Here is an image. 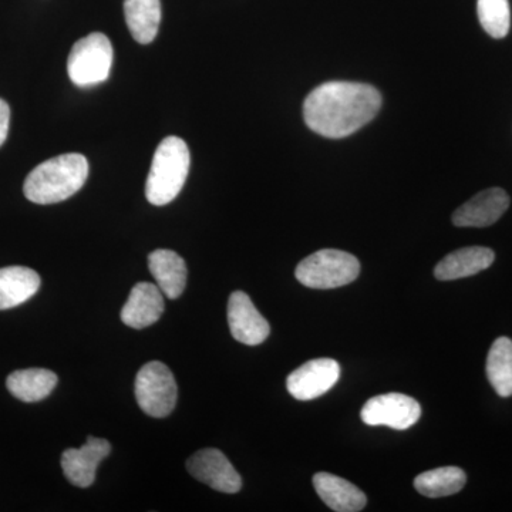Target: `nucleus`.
<instances>
[{
    "label": "nucleus",
    "mask_w": 512,
    "mask_h": 512,
    "mask_svg": "<svg viewBox=\"0 0 512 512\" xmlns=\"http://www.w3.org/2000/svg\"><path fill=\"white\" fill-rule=\"evenodd\" d=\"M382 107V94L365 83L320 84L303 104L306 126L319 136L345 138L370 123Z\"/></svg>",
    "instance_id": "f257e3e1"
},
{
    "label": "nucleus",
    "mask_w": 512,
    "mask_h": 512,
    "mask_svg": "<svg viewBox=\"0 0 512 512\" xmlns=\"http://www.w3.org/2000/svg\"><path fill=\"white\" fill-rule=\"evenodd\" d=\"M89 177V161L82 154L70 153L37 165L26 178L23 192L35 204L49 205L73 197Z\"/></svg>",
    "instance_id": "f03ea898"
},
{
    "label": "nucleus",
    "mask_w": 512,
    "mask_h": 512,
    "mask_svg": "<svg viewBox=\"0 0 512 512\" xmlns=\"http://www.w3.org/2000/svg\"><path fill=\"white\" fill-rule=\"evenodd\" d=\"M191 156L180 137H167L154 153L146 184L148 202L157 207L170 204L183 190L190 173Z\"/></svg>",
    "instance_id": "7ed1b4c3"
},
{
    "label": "nucleus",
    "mask_w": 512,
    "mask_h": 512,
    "mask_svg": "<svg viewBox=\"0 0 512 512\" xmlns=\"http://www.w3.org/2000/svg\"><path fill=\"white\" fill-rule=\"evenodd\" d=\"M360 274L356 256L338 249H322L296 266L295 276L311 289H335L352 284Z\"/></svg>",
    "instance_id": "20e7f679"
},
{
    "label": "nucleus",
    "mask_w": 512,
    "mask_h": 512,
    "mask_svg": "<svg viewBox=\"0 0 512 512\" xmlns=\"http://www.w3.org/2000/svg\"><path fill=\"white\" fill-rule=\"evenodd\" d=\"M113 57V46L103 33H92L77 40L67 60L70 80L79 87H93L106 82Z\"/></svg>",
    "instance_id": "39448f33"
},
{
    "label": "nucleus",
    "mask_w": 512,
    "mask_h": 512,
    "mask_svg": "<svg viewBox=\"0 0 512 512\" xmlns=\"http://www.w3.org/2000/svg\"><path fill=\"white\" fill-rule=\"evenodd\" d=\"M178 387L174 375L164 363L150 362L136 377L138 406L151 417H165L177 404Z\"/></svg>",
    "instance_id": "423d86ee"
},
{
    "label": "nucleus",
    "mask_w": 512,
    "mask_h": 512,
    "mask_svg": "<svg viewBox=\"0 0 512 512\" xmlns=\"http://www.w3.org/2000/svg\"><path fill=\"white\" fill-rule=\"evenodd\" d=\"M421 406L413 397L402 393H387L373 397L363 406V423L367 426H386L394 430H407L419 421Z\"/></svg>",
    "instance_id": "0eeeda50"
},
{
    "label": "nucleus",
    "mask_w": 512,
    "mask_h": 512,
    "mask_svg": "<svg viewBox=\"0 0 512 512\" xmlns=\"http://www.w3.org/2000/svg\"><path fill=\"white\" fill-rule=\"evenodd\" d=\"M339 377V363L328 357H322L293 370L286 379V387L295 399L308 402L328 393L338 383Z\"/></svg>",
    "instance_id": "6e6552de"
},
{
    "label": "nucleus",
    "mask_w": 512,
    "mask_h": 512,
    "mask_svg": "<svg viewBox=\"0 0 512 512\" xmlns=\"http://www.w3.org/2000/svg\"><path fill=\"white\" fill-rule=\"evenodd\" d=\"M188 473L212 490L235 494L241 490L242 480L238 471L217 448H205L187 461Z\"/></svg>",
    "instance_id": "1a4fd4ad"
},
{
    "label": "nucleus",
    "mask_w": 512,
    "mask_h": 512,
    "mask_svg": "<svg viewBox=\"0 0 512 512\" xmlns=\"http://www.w3.org/2000/svg\"><path fill=\"white\" fill-rule=\"evenodd\" d=\"M228 325L232 336L239 343L258 346L271 332L268 320L258 312L247 293L235 291L229 296Z\"/></svg>",
    "instance_id": "9d476101"
},
{
    "label": "nucleus",
    "mask_w": 512,
    "mask_h": 512,
    "mask_svg": "<svg viewBox=\"0 0 512 512\" xmlns=\"http://www.w3.org/2000/svg\"><path fill=\"white\" fill-rule=\"evenodd\" d=\"M110 453L109 441L89 437L83 447L67 448L64 451L62 456L64 476L76 487H90L96 480L97 467Z\"/></svg>",
    "instance_id": "9b49d317"
},
{
    "label": "nucleus",
    "mask_w": 512,
    "mask_h": 512,
    "mask_svg": "<svg viewBox=\"0 0 512 512\" xmlns=\"http://www.w3.org/2000/svg\"><path fill=\"white\" fill-rule=\"evenodd\" d=\"M510 207V195L503 188L478 192L453 214L456 227L484 228L495 224Z\"/></svg>",
    "instance_id": "f8f14e48"
},
{
    "label": "nucleus",
    "mask_w": 512,
    "mask_h": 512,
    "mask_svg": "<svg viewBox=\"0 0 512 512\" xmlns=\"http://www.w3.org/2000/svg\"><path fill=\"white\" fill-rule=\"evenodd\" d=\"M163 312L164 298L161 289L150 282H140L131 289L121 311V320L130 328L144 329L154 325Z\"/></svg>",
    "instance_id": "ddd939ff"
},
{
    "label": "nucleus",
    "mask_w": 512,
    "mask_h": 512,
    "mask_svg": "<svg viewBox=\"0 0 512 512\" xmlns=\"http://www.w3.org/2000/svg\"><path fill=\"white\" fill-rule=\"evenodd\" d=\"M313 487L330 510L359 512L366 507V494L345 478L330 473H316L313 476Z\"/></svg>",
    "instance_id": "4468645a"
},
{
    "label": "nucleus",
    "mask_w": 512,
    "mask_h": 512,
    "mask_svg": "<svg viewBox=\"0 0 512 512\" xmlns=\"http://www.w3.org/2000/svg\"><path fill=\"white\" fill-rule=\"evenodd\" d=\"M494 261L493 249L484 247L458 249L441 259L434 269V276L439 281H456V279L468 278L485 271L494 264Z\"/></svg>",
    "instance_id": "2eb2a0df"
},
{
    "label": "nucleus",
    "mask_w": 512,
    "mask_h": 512,
    "mask_svg": "<svg viewBox=\"0 0 512 512\" xmlns=\"http://www.w3.org/2000/svg\"><path fill=\"white\" fill-rule=\"evenodd\" d=\"M148 268L167 298L177 299L187 285V265L177 252L157 249L148 256Z\"/></svg>",
    "instance_id": "dca6fc26"
},
{
    "label": "nucleus",
    "mask_w": 512,
    "mask_h": 512,
    "mask_svg": "<svg viewBox=\"0 0 512 512\" xmlns=\"http://www.w3.org/2000/svg\"><path fill=\"white\" fill-rule=\"evenodd\" d=\"M40 276L26 266L0 269V311L29 301L40 288Z\"/></svg>",
    "instance_id": "f3484780"
},
{
    "label": "nucleus",
    "mask_w": 512,
    "mask_h": 512,
    "mask_svg": "<svg viewBox=\"0 0 512 512\" xmlns=\"http://www.w3.org/2000/svg\"><path fill=\"white\" fill-rule=\"evenodd\" d=\"M124 16L131 36L140 45H150L161 23L160 0H124Z\"/></svg>",
    "instance_id": "a211bd4d"
},
{
    "label": "nucleus",
    "mask_w": 512,
    "mask_h": 512,
    "mask_svg": "<svg viewBox=\"0 0 512 512\" xmlns=\"http://www.w3.org/2000/svg\"><path fill=\"white\" fill-rule=\"evenodd\" d=\"M57 384V376L52 370H16L6 380V387L16 399L25 403H36L46 399Z\"/></svg>",
    "instance_id": "6ab92c4d"
},
{
    "label": "nucleus",
    "mask_w": 512,
    "mask_h": 512,
    "mask_svg": "<svg viewBox=\"0 0 512 512\" xmlns=\"http://www.w3.org/2000/svg\"><path fill=\"white\" fill-rule=\"evenodd\" d=\"M466 483L467 476L461 468L441 467L421 473L414 480V487L424 497L441 498L457 494Z\"/></svg>",
    "instance_id": "aec40b11"
},
{
    "label": "nucleus",
    "mask_w": 512,
    "mask_h": 512,
    "mask_svg": "<svg viewBox=\"0 0 512 512\" xmlns=\"http://www.w3.org/2000/svg\"><path fill=\"white\" fill-rule=\"evenodd\" d=\"M487 377L501 397L512 396V340L501 336L487 357Z\"/></svg>",
    "instance_id": "412c9836"
},
{
    "label": "nucleus",
    "mask_w": 512,
    "mask_h": 512,
    "mask_svg": "<svg viewBox=\"0 0 512 512\" xmlns=\"http://www.w3.org/2000/svg\"><path fill=\"white\" fill-rule=\"evenodd\" d=\"M478 19L485 32L494 39H503L511 28V9L508 0H478Z\"/></svg>",
    "instance_id": "4be33fe9"
},
{
    "label": "nucleus",
    "mask_w": 512,
    "mask_h": 512,
    "mask_svg": "<svg viewBox=\"0 0 512 512\" xmlns=\"http://www.w3.org/2000/svg\"><path fill=\"white\" fill-rule=\"evenodd\" d=\"M10 109L5 100L0 99V147L6 141L9 133Z\"/></svg>",
    "instance_id": "5701e85b"
}]
</instances>
